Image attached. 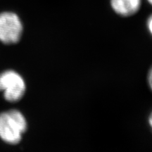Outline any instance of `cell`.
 Returning a JSON list of instances; mask_svg holds the SVG:
<instances>
[{
  "mask_svg": "<svg viewBox=\"0 0 152 152\" xmlns=\"http://www.w3.org/2000/svg\"><path fill=\"white\" fill-rule=\"evenodd\" d=\"M0 91L8 102H18L23 96L26 83L16 72L11 70L4 71L0 73Z\"/></svg>",
  "mask_w": 152,
  "mask_h": 152,
  "instance_id": "7a4b0ae2",
  "label": "cell"
},
{
  "mask_svg": "<svg viewBox=\"0 0 152 152\" xmlns=\"http://www.w3.org/2000/svg\"><path fill=\"white\" fill-rule=\"evenodd\" d=\"M148 1H149V2L150 4H151V2H152V0H148Z\"/></svg>",
  "mask_w": 152,
  "mask_h": 152,
  "instance_id": "52a82bcc",
  "label": "cell"
},
{
  "mask_svg": "<svg viewBox=\"0 0 152 152\" xmlns=\"http://www.w3.org/2000/svg\"><path fill=\"white\" fill-rule=\"evenodd\" d=\"M149 84H150V85H151V72H150V73H149Z\"/></svg>",
  "mask_w": 152,
  "mask_h": 152,
  "instance_id": "8992f818",
  "label": "cell"
},
{
  "mask_svg": "<svg viewBox=\"0 0 152 152\" xmlns=\"http://www.w3.org/2000/svg\"><path fill=\"white\" fill-rule=\"evenodd\" d=\"M148 28H149L150 33H151L152 32V19H151V17H150L149 18V20H148Z\"/></svg>",
  "mask_w": 152,
  "mask_h": 152,
  "instance_id": "5b68a950",
  "label": "cell"
},
{
  "mask_svg": "<svg viewBox=\"0 0 152 152\" xmlns=\"http://www.w3.org/2000/svg\"><path fill=\"white\" fill-rule=\"evenodd\" d=\"M23 33V25L19 17L12 12L0 14V41L15 44L20 40Z\"/></svg>",
  "mask_w": 152,
  "mask_h": 152,
  "instance_id": "3957f363",
  "label": "cell"
},
{
  "mask_svg": "<svg viewBox=\"0 0 152 152\" xmlns=\"http://www.w3.org/2000/svg\"><path fill=\"white\" fill-rule=\"evenodd\" d=\"M27 129V122L23 115L17 110L0 113V138L7 143L16 144L21 140Z\"/></svg>",
  "mask_w": 152,
  "mask_h": 152,
  "instance_id": "6da1fadb",
  "label": "cell"
},
{
  "mask_svg": "<svg viewBox=\"0 0 152 152\" xmlns=\"http://www.w3.org/2000/svg\"><path fill=\"white\" fill-rule=\"evenodd\" d=\"M111 4L115 13L123 16L135 14L141 5V0H111Z\"/></svg>",
  "mask_w": 152,
  "mask_h": 152,
  "instance_id": "277c9868",
  "label": "cell"
}]
</instances>
